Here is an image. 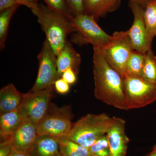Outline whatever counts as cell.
<instances>
[{
    "label": "cell",
    "mask_w": 156,
    "mask_h": 156,
    "mask_svg": "<svg viewBox=\"0 0 156 156\" xmlns=\"http://www.w3.org/2000/svg\"><path fill=\"white\" fill-rule=\"evenodd\" d=\"M94 95L98 100L122 110H128L123 79L108 63L98 48L93 47Z\"/></svg>",
    "instance_id": "cell-1"
},
{
    "label": "cell",
    "mask_w": 156,
    "mask_h": 156,
    "mask_svg": "<svg viewBox=\"0 0 156 156\" xmlns=\"http://www.w3.org/2000/svg\"><path fill=\"white\" fill-rule=\"evenodd\" d=\"M31 11L36 16L38 22L44 32L46 40L57 56L67 41L68 36L76 32L73 24V19L42 4H38L36 8Z\"/></svg>",
    "instance_id": "cell-2"
},
{
    "label": "cell",
    "mask_w": 156,
    "mask_h": 156,
    "mask_svg": "<svg viewBox=\"0 0 156 156\" xmlns=\"http://www.w3.org/2000/svg\"><path fill=\"white\" fill-rule=\"evenodd\" d=\"M113 117L105 113L88 114L73 124L67 137L89 149L101 136L106 135Z\"/></svg>",
    "instance_id": "cell-3"
},
{
    "label": "cell",
    "mask_w": 156,
    "mask_h": 156,
    "mask_svg": "<svg viewBox=\"0 0 156 156\" xmlns=\"http://www.w3.org/2000/svg\"><path fill=\"white\" fill-rule=\"evenodd\" d=\"M73 24L76 32L73 34L71 42L77 45L91 44L93 47L103 48L110 41L112 35L106 33L93 16L86 14L73 17Z\"/></svg>",
    "instance_id": "cell-4"
},
{
    "label": "cell",
    "mask_w": 156,
    "mask_h": 156,
    "mask_svg": "<svg viewBox=\"0 0 156 156\" xmlns=\"http://www.w3.org/2000/svg\"><path fill=\"white\" fill-rule=\"evenodd\" d=\"M98 49L108 63L123 79L126 63L134 50L128 31L115 32L107 44Z\"/></svg>",
    "instance_id": "cell-5"
},
{
    "label": "cell",
    "mask_w": 156,
    "mask_h": 156,
    "mask_svg": "<svg viewBox=\"0 0 156 156\" xmlns=\"http://www.w3.org/2000/svg\"><path fill=\"white\" fill-rule=\"evenodd\" d=\"M73 114L68 105L62 107H50L44 117L37 125L39 136L53 137L67 136L73 126Z\"/></svg>",
    "instance_id": "cell-6"
},
{
    "label": "cell",
    "mask_w": 156,
    "mask_h": 156,
    "mask_svg": "<svg viewBox=\"0 0 156 156\" xmlns=\"http://www.w3.org/2000/svg\"><path fill=\"white\" fill-rule=\"evenodd\" d=\"M124 94L128 110L142 108L156 101V85L141 78H123Z\"/></svg>",
    "instance_id": "cell-7"
},
{
    "label": "cell",
    "mask_w": 156,
    "mask_h": 156,
    "mask_svg": "<svg viewBox=\"0 0 156 156\" xmlns=\"http://www.w3.org/2000/svg\"><path fill=\"white\" fill-rule=\"evenodd\" d=\"M37 58L38 71L34 84L30 90L31 92L53 87L55 82L61 78L57 69L56 54L47 40L43 42Z\"/></svg>",
    "instance_id": "cell-8"
},
{
    "label": "cell",
    "mask_w": 156,
    "mask_h": 156,
    "mask_svg": "<svg viewBox=\"0 0 156 156\" xmlns=\"http://www.w3.org/2000/svg\"><path fill=\"white\" fill-rule=\"evenodd\" d=\"M53 87L35 92L30 91L23 94L19 107L24 118L38 125L48 112L53 97Z\"/></svg>",
    "instance_id": "cell-9"
},
{
    "label": "cell",
    "mask_w": 156,
    "mask_h": 156,
    "mask_svg": "<svg viewBox=\"0 0 156 156\" xmlns=\"http://www.w3.org/2000/svg\"><path fill=\"white\" fill-rule=\"evenodd\" d=\"M134 16L133 24L128 30V35L134 51L145 54L152 50L153 38L148 33L144 19V8L137 3L129 2Z\"/></svg>",
    "instance_id": "cell-10"
},
{
    "label": "cell",
    "mask_w": 156,
    "mask_h": 156,
    "mask_svg": "<svg viewBox=\"0 0 156 156\" xmlns=\"http://www.w3.org/2000/svg\"><path fill=\"white\" fill-rule=\"evenodd\" d=\"M39 136L37 125L30 120L24 118L19 128L8 140H10L16 150L30 154Z\"/></svg>",
    "instance_id": "cell-11"
},
{
    "label": "cell",
    "mask_w": 156,
    "mask_h": 156,
    "mask_svg": "<svg viewBox=\"0 0 156 156\" xmlns=\"http://www.w3.org/2000/svg\"><path fill=\"white\" fill-rule=\"evenodd\" d=\"M106 134L111 156H126L129 138L126 133V121L113 117Z\"/></svg>",
    "instance_id": "cell-12"
},
{
    "label": "cell",
    "mask_w": 156,
    "mask_h": 156,
    "mask_svg": "<svg viewBox=\"0 0 156 156\" xmlns=\"http://www.w3.org/2000/svg\"><path fill=\"white\" fill-rule=\"evenodd\" d=\"M81 61L80 55L67 40L61 52L56 56V64L59 76L61 77L62 74L69 69H72L77 74Z\"/></svg>",
    "instance_id": "cell-13"
},
{
    "label": "cell",
    "mask_w": 156,
    "mask_h": 156,
    "mask_svg": "<svg viewBox=\"0 0 156 156\" xmlns=\"http://www.w3.org/2000/svg\"><path fill=\"white\" fill-rule=\"evenodd\" d=\"M23 97V93L18 91L14 84L3 87L0 90V115L18 108Z\"/></svg>",
    "instance_id": "cell-14"
},
{
    "label": "cell",
    "mask_w": 156,
    "mask_h": 156,
    "mask_svg": "<svg viewBox=\"0 0 156 156\" xmlns=\"http://www.w3.org/2000/svg\"><path fill=\"white\" fill-rule=\"evenodd\" d=\"M24 118L19 107L0 115L1 141L8 140L19 128Z\"/></svg>",
    "instance_id": "cell-15"
},
{
    "label": "cell",
    "mask_w": 156,
    "mask_h": 156,
    "mask_svg": "<svg viewBox=\"0 0 156 156\" xmlns=\"http://www.w3.org/2000/svg\"><path fill=\"white\" fill-rule=\"evenodd\" d=\"M121 0H84L85 14L96 20L114 11L120 7Z\"/></svg>",
    "instance_id": "cell-16"
},
{
    "label": "cell",
    "mask_w": 156,
    "mask_h": 156,
    "mask_svg": "<svg viewBox=\"0 0 156 156\" xmlns=\"http://www.w3.org/2000/svg\"><path fill=\"white\" fill-rule=\"evenodd\" d=\"M59 153V145L56 138L43 135L37 138L30 154L32 156H57Z\"/></svg>",
    "instance_id": "cell-17"
},
{
    "label": "cell",
    "mask_w": 156,
    "mask_h": 156,
    "mask_svg": "<svg viewBox=\"0 0 156 156\" xmlns=\"http://www.w3.org/2000/svg\"><path fill=\"white\" fill-rule=\"evenodd\" d=\"M59 145V152L67 156H87L89 149L78 144L66 136L55 137Z\"/></svg>",
    "instance_id": "cell-18"
},
{
    "label": "cell",
    "mask_w": 156,
    "mask_h": 156,
    "mask_svg": "<svg viewBox=\"0 0 156 156\" xmlns=\"http://www.w3.org/2000/svg\"><path fill=\"white\" fill-rule=\"evenodd\" d=\"M144 61V53L133 50L126 63L124 78L125 77L141 78Z\"/></svg>",
    "instance_id": "cell-19"
},
{
    "label": "cell",
    "mask_w": 156,
    "mask_h": 156,
    "mask_svg": "<svg viewBox=\"0 0 156 156\" xmlns=\"http://www.w3.org/2000/svg\"><path fill=\"white\" fill-rule=\"evenodd\" d=\"M19 5H16L9 9L0 11V48L5 49L9 25L14 12L18 9Z\"/></svg>",
    "instance_id": "cell-20"
},
{
    "label": "cell",
    "mask_w": 156,
    "mask_h": 156,
    "mask_svg": "<svg viewBox=\"0 0 156 156\" xmlns=\"http://www.w3.org/2000/svg\"><path fill=\"white\" fill-rule=\"evenodd\" d=\"M141 78L148 83L156 85V56L152 50L144 54Z\"/></svg>",
    "instance_id": "cell-21"
},
{
    "label": "cell",
    "mask_w": 156,
    "mask_h": 156,
    "mask_svg": "<svg viewBox=\"0 0 156 156\" xmlns=\"http://www.w3.org/2000/svg\"><path fill=\"white\" fill-rule=\"evenodd\" d=\"M144 19L148 33L154 38L156 37V0H151L147 4Z\"/></svg>",
    "instance_id": "cell-22"
},
{
    "label": "cell",
    "mask_w": 156,
    "mask_h": 156,
    "mask_svg": "<svg viewBox=\"0 0 156 156\" xmlns=\"http://www.w3.org/2000/svg\"><path fill=\"white\" fill-rule=\"evenodd\" d=\"M89 150V154L95 156H111L106 135L98 139Z\"/></svg>",
    "instance_id": "cell-23"
},
{
    "label": "cell",
    "mask_w": 156,
    "mask_h": 156,
    "mask_svg": "<svg viewBox=\"0 0 156 156\" xmlns=\"http://www.w3.org/2000/svg\"><path fill=\"white\" fill-rule=\"evenodd\" d=\"M46 6L49 9L57 13L62 14L65 16L73 19V17L71 14L67 5L66 0H43Z\"/></svg>",
    "instance_id": "cell-24"
},
{
    "label": "cell",
    "mask_w": 156,
    "mask_h": 156,
    "mask_svg": "<svg viewBox=\"0 0 156 156\" xmlns=\"http://www.w3.org/2000/svg\"><path fill=\"white\" fill-rule=\"evenodd\" d=\"M66 2L73 17L79 14H85L84 0H66Z\"/></svg>",
    "instance_id": "cell-25"
},
{
    "label": "cell",
    "mask_w": 156,
    "mask_h": 156,
    "mask_svg": "<svg viewBox=\"0 0 156 156\" xmlns=\"http://www.w3.org/2000/svg\"><path fill=\"white\" fill-rule=\"evenodd\" d=\"M54 87L56 92L60 94H66L69 91V84L61 77L55 82Z\"/></svg>",
    "instance_id": "cell-26"
},
{
    "label": "cell",
    "mask_w": 156,
    "mask_h": 156,
    "mask_svg": "<svg viewBox=\"0 0 156 156\" xmlns=\"http://www.w3.org/2000/svg\"><path fill=\"white\" fill-rule=\"evenodd\" d=\"M14 148L10 140L1 141L0 144V156H11Z\"/></svg>",
    "instance_id": "cell-27"
},
{
    "label": "cell",
    "mask_w": 156,
    "mask_h": 156,
    "mask_svg": "<svg viewBox=\"0 0 156 156\" xmlns=\"http://www.w3.org/2000/svg\"><path fill=\"white\" fill-rule=\"evenodd\" d=\"M77 74L72 69H69L66 70L61 76L65 81L69 84H73L76 83L77 80Z\"/></svg>",
    "instance_id": "cell-28"
},
{
    "label": "cell",
    "mask_w": 156,
    "mask_h": 156,
    "mask_svg": "<svg viewBox=\"0 0 156 156\" xmlns=\"http://www.w3.org/2000/svg\"><path fill=\"white\" fill-rule=\"evenodd\" d=\"M17 4L21 5H24L29 8L31 10L36 8L38 3L34 0H15Z\"/></svg>",
    "instance_id": "cell-29"
},
{
    "label": "cell",
    "mask_w": 156,
    "mask_h": 156,
    "mask_svg": "<svg viewBox=\"0 0 156 156\" xmlns=\"http://www.w3.org/2000/svg\"><path fill=\"white\" fill-rule=\"evenodd\" d=\"M18 5L15 0H0V11Z\"/></svg>",
    "instance_id": "cell-30"
},
{
    "label": "cell",
    "mask_w": 156,
    "mask_h": 156,
    "mask_svg": "<svg viewBox=\"0 0 156 156\" xmlns=\"http://www.w3.org/2000/svg\"><path fill=\"white\" fill-rule=\"evenodd\" d=\"M11 156H32L30 154L14 149Z\"/></svg>",
    "instance_id": "cell-31"
},
{
    "label": "cell",
    "mask_w": 156,
    "mask_h": 156,
    "mask_svg": "<svg viewBox=\"0 0 156 156\" xmlns=\"http://www.w3.org/2000/svg\"><path fill=\"white\" fill-rule=\"evenodd\" d=\"M130 2L137 3L144 8H145L147 4L151 0H129Z\"/></svg>",
    "instance_id": "cell-32"
},
{
    "label": "cell",
    "mask_w": 156,
    "mask_h": 156,
    "mask_svg": "<svg viewBox=\"0 0 156 156\" xmlns=\"http://www.w3.org/2000/svg\"><path fill=\"white\" fill-rule=\"evenodd\" d=\"M145 156H156V145L154 147L152 151L149 154H148L147 155Z\"/></svg>",
    "instance_id": "cell-33"
},
{
    "label": "cell",
    "mask_w": 156,
    "mask_h": 156,
    "mask_svg": "<svg viewBox=\"0 0 156 156\" xmlns=\"http://www.w3.org/2000/svg\"><path fill=\"white\" fill-rule=\"evenodd\" d=\"M57 156H67L59 152V153H58V155Z\"/></svg>",
    "instance_id": "cell-34"
},
{
    "label": "cell",
    "mask_w": 156,
    "mask_h": 156,
    "mask_svg": "<svg viewBox=\"0 0 156 156\" xmlns=\"http://www.w3.org/2000/svg\"><path fill=\"white\" fill-rule=\"evenodd\" d=\"M87 156H95V155H93L91 154H89Z\"/></svg>",
    "instance_id": "cell-35"
},
{
    "label": "cell",
    "mask_w": 156,
    "mask_h": 156,
    "mask_svg": "<svg viewBox=\"0 0 156 156\" xmlns=\"http://www.w3.org/2000/svg\"><path fill=\"white\" fill-rule=\"evenodd\" d=\"M34 1H35L36 2H37V1H38V0H34Z\"/></svg>",
    "instance_id": "cell-36"
}]
</instances>
